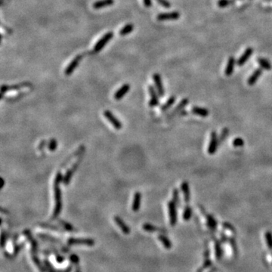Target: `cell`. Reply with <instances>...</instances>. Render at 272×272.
<instances>
[{
	"label": "cell",
	"mask_w": 272,
	"mask_h": 272,
	"mask_svg": "<svg viewBox=\"0 0 272 272\" xmlns=\"http://www.w3.org/2000/svg\"><path fill=\"white\" fill-rule=\"evenodd\" d=\"M56 262L58 263H62L63 262H64V258H63L62 256H57L56 257Z\"/></svg>",
	"instance_id": "681fc988"
},
{
	"label": "cell",
	"mask_w": 272,
	"mask_h": 272,
	"mask_svg": "<svg viewBox=\"0 0 272 272\" xmlns=\"http://www.w3.org/2000/svg\"><path fill=\"white\" fill-rule=\"evenodd\" d=\"M262 70L261 68L256 69L254 72L252 73L251 76L249 77V79L247 80L248 84L250 85V86H253V85L256 84V83L258 81V78L262 76Z\"/></svg>",
	"instance_id": "7402d4cb"
},
{
	"label": "cell",
	"mask_w": 272,
	"mask_h": 272,
	"mask_svg": "<svg viewBox=\"0 0 272 272\" xmlns=\"http://www.w3.org/2000/svg\"><path fill=\"white\" fill-rule=\"evenodd\" d=\"M258 64L262 67V68H263V69L267 70V71H270V70L272 69V66L271 63H270L268 60L265 59V58H258Z\"/></svg>",
	"instance_id": "83f0119b"
},
{
	"label": "cell",
	"mask_w": 272,
	"mask_h": 272,
	"mask_svg": "<svg viewBox=\"0 0 272 272\" xmlns=\"http://www.w3.org/2000/svg\"><path fill=\"white\" fill-rule=\"evenodd\" d=\"M31 83L28 82H24V83H18V84L13 85V86H8V85H2L1 87V99L2 100L4 98V94L7 91H12V90H19L21 88H24L26 87H30Z\"/></svg>",
	"instance_id": "277c9868"
},
{
	"label": "cell",
	"mask_w": 272,
	"mask_h": 272,
	"mask_svg": "<svg viewBox=\"0 0 272 272\" xmlns=\"http://www.w3.org/2000/svg\"><path fill=\"white\" fill-rule=\"evenodd\" d=\"M104 116L108 120V121L112 125L115 129L120 130L123 128V124H122L121 122L114 116V114L111 111H105L104 112Z\"/></svg>",
	"instance_id": "52a82bcc"
},
{
	"label": "cell",
	"mask_w": 272,
	"mask_h": 272,
	"mask_svg": "<svg viewBox=\"0 0 272 272\" xmlns=\"http://www.w3.org/2000/svg\"><path fill=\"white\" fill-rule=\"evenodd\" d=\"M156 2L159 3L160 6L166 8H169L171 7V3L167 0H156Z\"/></svg>",
	"instance_id": "ab89813d"
},
{
	"label": "cell",
	"mask_w": 272,
	"mask_h": 272,
	"mask_svg": "<svg viewBox=\"0 0 272 272\" xmlns=\"http://www.w3.org/2000/svg\"><path fill=\"white\" fill-rule=\"evenodd\" d=\"M39 225L41 227H43V228H48V229H52V230H54V231H61V230H60V228H58V227L55 226V225H49V224H46V223H43V224H41Z\"/></svg>",
	"instance_id": "74e56055"
},
{
	"label": "cell",
	"mask_w": 272,
	"mask_h": 272,
	"mask_svg": "<svg viewBox=\"0 0 272 272\" xmlns=\"http://www.w3.org/2000/svg\"><path fill=\"white\" fill-rule=\"evenodd\" d=\"M233 2V0H218V6L219 8H225L229 5L232 4Z\"/></svg>",
	"instance_id": "e575fe53"
},
{
	"label": "cell",
	"mask_w": 272,
	"mask_h": 272,
	"mask_svg": "<svg viewBox=\"0 0 272 272\" xmlns=\"http://www.w3.org/2000/svg\"><path fill=\"white\" fill-rule=\"evenodd\" d=\"M233 145L234 147H236V148L243 147V145H244V141H243V138H236L233 139Z\"/></svg>",
	"instance_id": "8d00e7d4"
},
{
	"label": "cell",
	"mask_w": 272,
	"mask_h": 272,
	"mask_svg": "<svg viewBox=\"0 0 272 272\" xmlns=\"http://www.w3.org/2000/svg\"><path fill=\"white\" fill-rule=\"evenodd\" d=\"M168 216H169V222L172 226H175L177 223L178 214H177V205L173 200L168 202Z\"/></svg>",
	"instance_id": "5b68a950"
},
{
	"label": "cell",
	"mask_w": 272,
	"mask_h": 272,
	"mask_svg": "<svg viewBox=\"0 0 272 272\" xmlns=\"http://www.w3.org/2000/svg\"><path fill=\"white\" fill-rule=\"evenodd\" d=\"M153 79L155 85V87H156V90L157 91L159 96L163 97L165 95V89L164 87H163V83H162V79L159 73H154L153 75Z\"/></svg>",
	"instance_id": "8fae6325"
},
{
	"label": "cell",
	"mask_w": 272,
	"mask_h": 272,
	"mask_svg": "<svg viewBox=\"0 0 272 272\" xmlns=\"http://www.w3.org/2000/svg\"><path fill=\"white\" fill-rule=\"evenodd\" d=\"M141 193L138 191L135 193L134 197H133L132 204V210L133 212H137L141 208Z\"/></svg>",
	"instance_id": "ffe728a7"
},
{
	"label": "cell",
	"mask_w": 272,
	"mask_h": 272,
	"mask_svg": "<svg viewBox=\"0 0 272 272\" xmlns=\"http://www.w3.org/2000/svg\"><path fill=\"white\" fill-rule=\"evenodd\" d=\"M148 91H149L150 98L149 101V106L151 108H154V107L158 106L160 104V100H159V95H158L157 91L155 89L154 87L152 86H148Z\"/></svg>",
	"instance_id": "30bf717a"
},
{
	"label": "cell",
	"mask_w": 272,
	"mask_h": 272,
	"mask_svg": "<svg viewBox=\"0 0 272 272\" xmlns=\"http://www.w3.org/2000/svg\"><path fill=\"white\" fill-rule=\"evenodd\" d=\"M222 226L224 227L225 228H226V229L230 230V231H232V232L235 233L234 228H233V227L231 224H230V223H228V222H223L222 223Z\"/></svg>",
	"instance_id": "ee69618b"
},
{
	"label": "cell",
	"mask_w": 272,
	"mask_h": 272,
	"mask_svg": "<svg viewBox=\"0 0 272 272\" xmlns=\"http://www.w3.org/2000/svg\"><path fill=\"white\" fill-rule=\"evenodd\" d=\"M130 90V85L128 84V83H126V84L123 85V86L120 87L117 91L115 92L114 95H113V98H114L115 100L116 101H120L121 100L123 97L125 96V95H126L128 92V91Z\"/></svg>",
	"instance_id": "2e32d148"
},
{
	"label": "cell",
	"mask_w": 272,
	"mask_h": 272,
	"mask_svg": "<svg viewBox=\"0 0 272 272\" xmlns=\"http://www.w3.org/2000/svg\"><path fill=\"white\" fill-rule=\"evenodd\" d=\"M206 220H207V225L209 228L212 230H216L217 227V221L215 218L212 215H207L206 216Z\"/></svg>",
	"instance_id": "f1b7e54d"
},
{
	"label": "cell",
	"mask_w": 272,
	"mask_h": 272,
	"mask_svg": "<svg viewBox=\"0 0 272 272\" xmlns=\"http://www.w3.org/2000/svg\"><path fill=\"white\" fill-rule=\"evenodd\" d=\"M212 264H213V263H212V262L210 261L209 259H208V258H207V259H206V261H205V262H204V264H203V267H202V268H200V269L198 270L197 272H202V271H203V270L206 269V268H209V267L211 266Z\"/></svg>",
	"instance_id": "60d3db41"
},
{
	"label": "cell",
	"mask_w": 272,
	"mask_h": 272,
	"mask_svg": "<svg viewBox=\"0 0 272 272\" xmlns=\"http://www.w3.org/2000/svg\"><path fill=\"white\" fill-rule=\"evenodd\" d=\"M216 268H214V269H213V270H212V271H210L209 272H215V271H216Z\"/></svg>",
	"instance_id": "816d5d0a"
},
{
	"label": "cell",
	"mask_w": 272,
	"mask_h": 272,
	"mask_svg": "<svg viewBox=\"0 0 272 272\" xmlns=\"http://www.w3.org/2000/svg\"><path fill=\"white\" fill-rule=\"evenodd\" d=\"M59 223H60V225H62L63 228H64V230H66V231H71V232L74 231V228H73V227L71 224H70V223L67 222V221H63V220H60Z\"/></svg>",
	"instance_id": "836d02e7"
},
{
	"label": "cell",
	"mask_w": 272,
	"mask_h": 272,
	"mask_svg": "<svg viewBox=\"0 0 272 272\" xmlns=\"http://www.w3.org/2000/svg\"><path fill=\"white\" fill-rule=\"evenodd\" d=\"M32 259H33V262L35 263V265L37 266V268H39L40 271H42V269H43V267H42L41 263H40V262L39 261V258H38L36 256H35L34 255H32Z\"/></svg>",
	"instance_id": "7bdbcfd3"
},
{
	"label": "cell",
	"mask_w": 272,
	"mask_h": 272,
	"mask_svg": "<svg viewBox=\"0 0 272 272\" xmlns=\"http://www.w3.org/2000/svg\"><path fill=\"white\" fill-rule=\"evenodd\" d=\"M218 146H219V143H218V138L217 133L216 131H213L210 135V141L208 147L209 154L213 155L214 153H216Z\"/></svg>",
	"instance_id": "8992f818"
},
{
	"label": "cell",
	"mask_w": 272,
	"mask_h": 272,
	"mask_svg": "<svg viewBox=\"0 0 272 272\" xmlns=\"http://www.w3.org/2000/svg\"><path fill=\"white\" fill-rule=\"evenodd\" d=\"M46 266H47V268H48V272H55L54 269H53V268H52V266H51V264H50L49 262H46Z\"/></svg>",
	"instance_id": "c3c4849f"
},
{
	"label": "cell",
	"mask_w": 272,
	"mask_h": 272,
	"mask_svg": "<svg viewBox=\"0 0 272 272\" xmlns=\"http://www.w3.org/2000/svg\"><path fill=\"white\" fill-rule=\"evenodd\" d=\"M180 18L178 11H172L169 13H161L156 17V19L160 21H176Z\"/></svg>",
	"instance_id": "7c38bea8"
},
{
	"label": "cell",
	"mask_w": 272,
	"mask_h": 272,
	"mask_svg": "<svg viewBox=\"0 0 272 272\" xmlns=\"http://www.w3.org/2000/svg\"><path fill=\"white\" fill-rule=\"evenodd\" d=\"M47 144H48L47 141H46V140H43V141H40L39 147H38V150H39V151H43V150H44V148L46 146H47Z\"/></svg>",
	"instance_id": "f6af8a7d"
},
{
	"label": "cell",
	"mask_w": 272,
	"mask_h": 272,
	"mask_svg": "<svg viewBox=\"0 0 272 272\" xmlns=\"http://www.w3.org/2000/svg\"><path fill=\"white\" fill-rule=\"evenodd\" d=\"M181 191L184 194V199L185 203H188L191 200V190H190V186L188 181H185L181 183Z\"/></svg>",
	"instance_id": "d6986e66"
},
{
	"label": "cell",
	"mask_w": 272,
	"mask_h": 272,
	"mask_svg": "<svg viewBox=\"0 0 272 272\" xmlns=\"http://www.w3.org/2000/svg\"><path fill=\"white\" fill-rule=\"evenodd\" d=\"M216 255L217 258H220L222 255V250H221V245L219 243H216Z\"/></svg>",
	"instance_id": "f35d334b"
},
{
	"label": "cell",
	"mask_w": 272,
	"mask_h": 272,
	"mask_svg": "<svg viewBox=\"0 0 272 272\" xmlns=\"http://www.w3.org/2000/svg\"><path fill=\"white\" fill-rule=\"evenodd\" d=\"M25 95H26V93H21V94L18 95H15L14 97H10V98H7V101H18V100H19L20 98H23Z\"/></svg>",
	"instance_id": "b9f144b4"
},
{
	"label": "cell",
	"mask_w": 272,
	"mask_h": 272,
	"mask_svg": "<svg viewBox=\"0 0 272 272\" xmlns=\"http://www.w3.org/2000/svg\"><path fill=\"white\" fill-rule=\"evenodd\" d=\"M85 151H86V147H85L84 145H81L79 148H77V150H76L74 153H73L72 154H71L69 156H68V157L66 158V160L63 162L62 165L61 166V168H64L65 166H66L67 165L68 163L71 161V160H72L73 158L76 157V156H80V155L83 154Z\"/></svg>",
	"instance_id": "9a60e30c"
},
{
	"label": "cell",
	"mask_w": 272,
	"mask_h": 272,
	"mask_svg": "<svg viewBox=\"0 0 272 272\" xmlns=\"http://www.w3.org/2000/svg\"><path fill=\"white\" fill-rule=\"evenodd\" d=\"M47 148L50 151H51V152L55 151L57 148H58V141H57L55 138H51V139L48 141Z\"/></svg>",
	"instance_id": "4dcf8cb0"
},
{
	"label": "cell",
	"mask_w": 272,
	"mask_h": 272,
	"mask_svg": "<svg viewBox=\"0 0 272 272\" xmlns=\"http://www.w3.org/2000/svg\"><path fill=\"white\" fill-rule=\"evenodd\" d=\"M2 188L3 187H4V185H5V181L3 178H2Z\"/></svg>",
	"instance_id": "f907efd6"
},
{
	"label": "cell",
	"mask_w": 272,
	"mask_h": 272,
	"mask_svg": "<svg viewBox=\"0 0 272 272\" xmlns=\"http://www.w3.org/2000/svg\"><path fill=\"white\" fill-rule=\"evenodd\" d=\"M81 59H82V55H80L75 57L72 61L70 62V64L67 65L66 69L64 70V74L66 75V76H71V75L74 72L75 70L76 69V67H77V66L79 65L80 61H81Z\"/></svg>",
	"instance_id": "ba28073f"
},
{
	"label": "cell",
	"mask_w": 272,
	"mask_h": 272,
	"mask_svg": "<svg viewBox=\"0 0 272 272\" xmlns=\"http://www.w3.org/2000/svg\"><path fill=\"white\" fill-rule=\"evenodd\" d=\"M158 239L161 242L162 244L164 246V247L167 250H170L172 248V243L169 239H168L167 237L165 236L164 234H160L158 236Z\"/></svg>",
	"instance_id": "4316f807"
},
{
	"label": "cell",
	"mask_w": 272,
	"mask_h": 272,
	"mask_svg": "<svg viewBox=\"0 0 272 272\" xmlns=\"http://www.w3.org/2000/svg\"><path fill=\"white\" fill-rule=\"evenodd\" d=\"M191 112L193 114L201 116V117H206V116H209V111H208V109L204 108H200V107L197 106L193 107L192 109H191Z\"/></svg>",
	"instance_id": "603a6c76"
},
{
	"label": "cell",
	"mask_w": 272,
	"mask_h": 272,
	"mask_svg": "<svg viewBox=\"0 0 272 272\" xmlns=\"http://www.w3.org/2000/svg\"><path fill=\"white\" fill-rule=\"evenodd\" d=\"M69 245H86V246H94L95 240L90 238H70L68 240Z\"/></svg>",
	"instance_id": "9c48e42d"
},
{
	"label": "cell",
	"mask_w": 272,
	"mask_h": 272,
	"mask_svg": "<svg viewBox=\"0 0 272 272\" xmlns=\"http://www.w3.org/2000/svg\"><path fill=\"white\" fill-rule=\"evenodd\" d=\"M142 228L144 231H147V232H151V233L159 232L163 233H167V231H166V229H163V228H162L154 226V225L149 224V223H144V224L142 225Z\"/></svg>",
	"instance_id": "e0dca14e"
},
{
	"label": "cell",
	"mask_w": 272,
	"mask_h": 272,
	"mask_svg": "<svg viewBox=\"0 0 272 272\" xmlns=\"http://www.w3.org/2000/svg\"><path fill=\"white\" fill-rule=\"evenodd\" d=\"M75 272H80V271H78V270H76V271H75Z\"/></svg>",
	"instance_id": "f5cc1de1"
},
{
	"label": "cell",
	"mask_w": 272,
	"mask_h": 272,
	"mask_svg": "<svg viewBox=\"0 0 272 272\" xmlns=\"http://www.w3.org/2000/svg\"><path fill=\"white\" fill-rule=\"evenodd\" d=\"M113 221H115L116 225L120 228V229L121 230L122 232H123L124 234H129L130 232H131V230H130V228L126 224L124 221L120 218V216H115L113 217Z\"/></svg>",
	"instance_id": "5bb4252c"
},
{
	"label": "cell",
	"mask_w": 272,
	"mask_h": 272,
	"mask_svg": "<svg viewBox=\"0 0 272 272\" xmlns=\"http://www.w3.org/2000/svg\"><path fill=\"white\" fill-rule=\"evenodd\" d=\"M113 37V32H108L105 33L104 36L101 38L98 42L96 43V44L95 45L94 48H93V51L94 52L98 53L101 51V50L104 48V47L108 43V42L111 41Z\"/></svg>",
	"instance_id": "3957f363"
},
{
	"label": "cell",
	"mask_w": 272,
	"mask_h": 272,
	"mask_svg": "<svg viewBox=\"0 0 272 272\" xmlns=\"http://www.w3.org/2000/svg\"><path fill=\"white\" fill-rule=\"evenodd\" d=\"M235 58L233 57H230L228 58V64L226 65V68H225V75L227 76H230L232 75L233 69H234V65H235Z\"/></svg>",
	"instance_id": "cb8c5ba5"
},
{
	"label": "cell",
	"mask_w": 272,
	"mask_h": 272,
	"mask_svg": "<svg viewBox=\"0 0 272 272\" xmlns=\"http://www.w3.org/2000/svg\"><path fill=\"white\" fill-rule=\"evenodd\" d=\"M265 236L268 248H269L270 250H272V233L270 232V231H268V232L265 233Z\"/></svg>",
	"instance_id": "d590c367"
},
{
	"label": "cell",
	"mask_w": 272,
	"mask_h": 272,
	"mask_svg": "<svg viewBox=\"0 0 272 272\" xmlns=\"http://www.w3.org/2000/svg\"><path fill=\"white\" fill-rule=\"evenodd\" d=\"M188 103H189V100H188V98H184V99L181 100V101L179 102V104L177 105L176 108H175L171 112L168 113L167 116H166V118H167V119H171V118L174 117L177 113H181L185 107L188 104Z\"/></svg>",
	"instance_id": "4fadbf2b"
},
{
	"label": "cell",
	"mask_w": 272,
	"mask_h": 272,
	"mask_svg": "<svg viewBox=\"0 0 272 272\" xmlns=\"http://www.w3.org/2000/svg\"><path fill=\"white\" fill-rule=\"evenodd\" d=\"M54 193H55V206L53 210L51 220L58 218L60 213L62 210V193L60 188V185L54 184Z\"/></svg>",
	"instance_id": "6da1fadb"
},
{
	"label": "cell",
	"mask_w": 272,
	"mask_h": 272,
	"mask_svg": "<svg viewBox=\"0 0 272 272\" xmlns=\"http://www.w3.org/2000/svg\"><path fill=\"white\" fill-rule=\"evenodd\" d=\"M83 154L80 155L79 156V159L76 160V161L73 163V166L66 172V173H65V175L64 176V178H63V182H62L64 185H68L70 184L73 175H74V173H76V171L77 170L78 167H79L80 165V163H81L82 160H83Z\"/></svg>",
	"instance_id": "7a4b0ae2"
},
{
	"label": "cell",
	"mask_w": 272,
	"mask_h": 272,
	"mask_svg": "<svg viewBox=\"0 0 272 272\" xmlns=\"http://www.w3.org/2000/svg\"><path fill=\"white\" fill-rule=\"evenodd\" d=\"M143 3L145 6V7L150 8L152 6V1L151 0H143Z\"/></svg>",
	"instance_id": "bcb514c9"
},
{
	"label": "cell",
	"mask_w": 272,
	"mask_h": 272,
	"mask_svg": "<svg viewBox=\"0 0 272 272\" xmlns=\"http://www.w3.org/2000/svg\"><path fill=\"white\" fill-rule=\"evenodd\" d=\"M133 30H134V25L132 24H127L126 25H125L123 28L120 29V30L119 31V34L122 36H126V35L129 34V33L132 32Z\"/></svg>",
	"instance_id": "484cf974"
},
{
	"label": "cell",
	"mask_w": 272,
	"mask_h": 272,
	"mask_svg": "<svg viewBox=\"0 0 272 272\" xmlns=\"http://www.w3.org/2000/svg\"><path fill=\"white\" fill-rule=\"evenodd\" d=\"M71 260L73 263L79 262V258H78L76 255H72V256H71Z\"/></svg>",
	"instance_id": "7dc6e473"
},
{
	"label": "cell",
	"mask_w": 272,
	"mask_h": 272,
	"mask_svg": "<svg viewBox=\"0 0 272 272\" xmlns=\"http://www.w3.org/2000/svg\"><path fill=\"white\" fill-rule=\"evenodd\" d=\"M229 135V129L228 128H224L221 130V132L220 133L219 137H218V143L219 145H221L222 143H224L226 140L227 137Z\"/></svg>",
	"instance_id": "f546056e"
},
{
	"label": "cell",
	"mask_w": 272,
	"mask_h": 272,
	"mask_svg": "<svg viewBox=\"0 0 272 272\" xmlns=\"http://www.w3.org/2000/svg\"><path fill=\"white\" fill-rule=\"evenodd\" d=\"M253 49L252 48L250 47L246 48V49L245 50L244 52H243V54L240 57L237 62L238 66H243V65L248 61L249 58L251 57L252 55H253Z\"/></svg>",
	"instance_id": "ac0fdd59"
},
{
	"label": "cell",
	"mask_w": 272,
	"mask_h": 272,
	"mask_svg": "<svg viewBox=\"0 0 272 272\" xmlns=\"http://www.w3.org/2000/svg\"><path fill=\"white\" fill-rule=\"evenodd\" d=\"M176 96L173 95V96L169 97V98H168L167 101H166V102L165 103V104L163 105H162L161 108H160V111H161L162 112H166V111H167L169 109V108H171V107L173 106L175 103H176Z\"/></svg>",
	"instance_id": "d4e9b609"
},
{
	"label": "cell",
	"mask_w": 272,
	"mask_h": 272,
	"mask_svg": "<svg viewBox=\"0 0 272 272\" xmlns=\"http://www.w3.org/2000/svg\"><path fill=\"white\" fill-rule=\"evenodd\" d=\"M173 200L176 203L177 206H180L181 205V202H180V197H179V191L177 188H175L173 191Z\"/></svg>",
	"instance_id": "d6a6232c"
},
{
	"label": "cell",
	"mask_w": 272,
	"mask_h": 272,
	"mask_svg": "<svg viewBox=\"0 0 272 272\" xmlns=\"http://www.w3.org/2000/svg\"><path fill=\"white\" fill-rule=\"evenodd\" d=\"M114 4V0H98L93 3L92 7L94 9H101Z\"/></svg>",
	"instance_id": "44dd1931"
},
{
	"label": "cell",
	"mask_w": 272,
	"mask_h": 272,
	"mask_svg": "<svg viewBox=\"0 0 272 272\" xmlns=\"http://www.w3.org/2000/svg\"><path fill=\"white\" fill-rule=\"evenodd\" d=\"M191 216H192V209L190 206H187L185 208L184 213H183V219L185 221H189L191 219Z\"/></svg>",
	"instance_id": "1f68e13d"
}]
</instances>
